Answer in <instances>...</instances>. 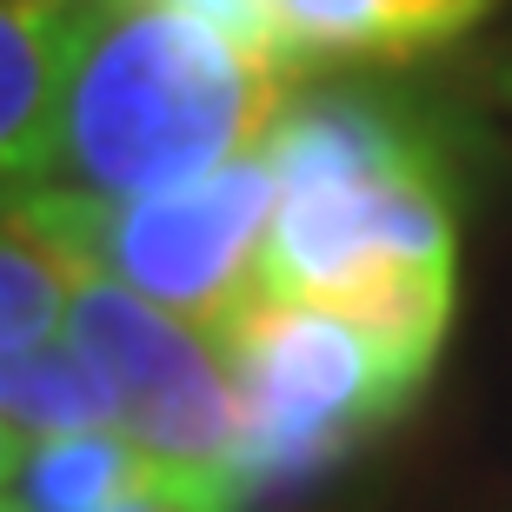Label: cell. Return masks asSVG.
I'll use <instances>...</instances> for the list:
<instances>
[{
  "instance_id": "obj_4",
  "label": "cell",
  "mask_w": 512,
  "mask_h": 512,
  "mask_svg": "<svg viewBox=\"0 0 512 512\" xmlns=\"http://www.w3.org/2000/svg\"><path fill=\"white\" fill-rule=\"evenodd\" d=\"M220 353L240 386V493L273 499L333 473L353 446L413 406L426 380L386 353L353 320L286 300H253L220 333Z\"/></svg>"
},
{
  "instance_id": "obj_5",
  "label": "cell",
  "mask_w": 512,
  "mask_h": 512,
  "mask_svg": "<svg viewBox=\"0 0 512 512\" xmlns=\"http://www.w3.org/2000/svg\"><path fill=\"white\" fill-rule=\"evenodd\" d=\"M67 266V340L100 366V380L120 399V433L160 466L193 486L240 493V386L200 326L173 320L140 293L100 280L87 266Z\"/></svg>"
},
{
  "instance_id": "obj_8",
  "label": "cell",
  "mask_w": 512,
  "mask_h": 512,
  "mask_svg": "<svg viewBox=\"0 0 512 512\" xmlns=\"http://www.w3.org/2000/svg\"><path fill=\"white\" fill-rule=\"evenodd\" d=\"M0 426L20 446L67 439V433H100V426H120V399H114V386L100 380V366L60 326V333H47L34 346L0 353Z\"/></svg>"
},
{
  "instance_id": "obj_13",
  "label": "cell",
  "mask_w": 512,
  "mask_h": 512,
  "mask_svg": "<svg viewBox=\"0 0 512 512\" xmlns=\"http://www.w3.org/2000/svg\"><path fill=\"white\" fill-rule=\"evenodd\" d=\"M20 459H27V446H20V439L0 426V499H7V486L20 479Z\"/></svg>"
},
{
  "instance_id": "obj_9",
  "label": "cell",
  "mask_w": 512,
  "mask_h": 512,
  "mask_svg": "<svg viewBox=\"0 0 512 512\" xmlns=\"http://www.w3.org/2000/svg\"><path fill=\"white\" fill-rule=\"evenodd\" d=\"M147 473L153 459L120 426H100V433H67L27 446L14 486L27 512H114Z\"/></svg>"
},
{
  "instance_id": "obj_14",
  "label": "cell",
  "mask_w": 512,
  "mask_h": 512,
  "mask_svg": "<svg viewBox=\"0 0 512 512\" xmlns=\"http://www.w3.org/2000/svg\"><path fill=\"white\" fill-rule=\"evenodd\" d=\"M0 512H27V506H20V499H0Z\"/></svg>"
},
{
  "instance_id": "obj_6",
  "label": "cell",
  "mask_w": 512,
  "mask_h": 512,
  "mask_svg": "<svg viewBox=\"0 0 512 512\" xmlns=\"http://www.w3.org/2000/svg\"><path fill=\"white\" fill-rule=\"evenodd\" d=\"M499 0H260V34L286 74L300 67H399L493 20Z\"/></svg>"
},
{
  "instance_id": "obj_3",
  "label": "cell",
  "mask_w": 512,
  "mask_h": 512,
  "mask_svg": "<svg viewBox=\"0 0 512 512\" xmlns=\"http://www.w3.org/2000/svg\"><path fill=\"white\" fill-rule=\"evenodd\" d=\"M273 207H280V173L266 153H253L213 180L173 193H133V200L54 187L20 193L0 207V220H14L54 260L87 266L173 320L200 326L207 340H220L260 300Z\"/></svg>"
},
{
  "instance_id": "obj_2",
  "label": "cell",
  "mask_w": 512,
  "mask_h": 512,
  "mask_svg": "<svg viewBox=\"0 0 512 512\" xmlns=\"http://www.w3.org/2000/svg\"><path fill=\"white\" fill-rule=\"evenodd\" d=\"M293 74L180 0H87L54 127V193H173L266 153ZM40 187V193H47Z\"/></svg>"
},
{
  "instance_id": "obj_1",
  "label": "cell",
  "mask_w": 512,
  "mask_h": 512,
  "mask_svg": "<svg viewBox=\"0 0 512 512\" xmlns=\"http://www.w3.org/2000/svg\"><path fill=\"white\" fill-rule=\"evenodd\" d=\"M266 160L280 207L260 293L353 320L426 380L459 293V173L439 127L393 87L333 80L286 100Z\"/></svg>"
},
{
  "instance_id": "obj_11",
  "label": "cell",
  "mask_w": 512,
  "mask_h": 512,
  "mask_svg": "<svg viewBox=\"0 0 512 512\" xmlns=\"http://www.w3.org/2000/svg\"><path fill=\"white\" fill-rule=\"evenodd\" d=\"M114 512H240V499L220 493V486H193V479L160 473V466H153V473L140 479Z\"/></svg>"
},
{
  "instance_id": "obj_10",
  "label": "cell",
  "mask_w": 512,
  "mask_h": 512,
  "mask_svg": "<svg viewBox=\"0 0 512 512\" xmlns=\"http://www.w3.org/2000/svg\"><path fill=\"white\" fill-rule=\"evenodd\" d=\"M60 326H67V266L14 220H0V353L34 346Z\"/></svg>"
},
{
  "instance_id": "obj_7",
  "label": "cell",
  "mask_w": 512,
  "mask_h": 512,
  "mask_svg": "<svg viewBox=\"0 0 512 512\" xmlns=\"http://www.w3.org/2000/svg\"><path fill=\"white\" fill-rule=\"evenodd\" d=\"M87 0H0V207L54 173L60 94Z\"/></svg>"
},
{
  "instance_id": "obj_12",
  "label": "cell",
  "mask_w": 512,
  "mask_h": 512,
  "mask_svg": "<svg viewBox=\"0 0 512 512\" xmlns=\"http://www.w3.org/2000/svg\"><path fill=\"white\" fill-rule=\"evenodd\" d=\"M180 7H193V14H207V20H220V27H233V34H247V40H260V47H266L260 0H180Z\"/></svg>"
}]
</instances>
